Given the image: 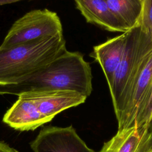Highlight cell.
Returning a JSON list of instances; mask_svg holds the SVG:
<instances>
[{
  "mask_svg": "<svg viewBox=\"0 0 152 152\" xmlns=\"http://www.w3.org/2000/svg\"><path fill=\"white\" fill-rule=\"evenodd\" d=\"M66 50L63 34L10 48H0V83H10L30 75L45 68Z\"/></svg>",
  "mask_w": 152,
  "mask_h": 152,
  "instance_id": "cell-3",
  "label": "cell"
},
{
  "mask_svg": "<svg viewBox=\"0 0 152 152\" xmlns=\"http://www.w3.org/2000/svg\"><path fill=\"white\" fill-rule=\"evenodd\" d=\"M126 33L123 55L109 87L117 120L125 109L137 77L152 54V36L140 25Z\"/></svg>",
  "mask_w": 152,
  "mask_h": 152,
  "instance_id": "cell-4",
  "label": "cell"
},
{
  "mask_svg": "<svg viewBox=\"0 0 152 152\" xmlns=\"http://www.w3.org/2000/svg\"><path fill=\"white\" fill-rule=\"evenodd\" d=\"M118 20L129 30L138 25L142 0H106Z\"/></svg>",
  "mask_w": 152,
  "mask_h": 152,
  "instance_id": "cell-11",
  "label": "cell"
},
{
  "mask_svg": "<svg viewBox=\"0 0 152 152\" xmlns=\"http://www.w3.org/2000/svg\"><path fill=\"white\" fill-rule=\"evenodd\" d=\"M152 121V85L148 102L136 122L135 127L145 125Z\"/></svg>",
  "mask_w": 152,
  "mask_h": 152,
  "instance_id": "cell-13",
  "label": "cell"
},
{
  "mask_svg": "<svg viewBox=\"0 0 152 152\" xmlns=\"http://www.w3.org/2000/svg\"><path fill=\"white\" fill-rule=\"evenodd\" d=\"M92 78L83 55L66 50L45 68L12 83L10 90L17 96L35 90H65L87 97L93 90Z\"/></svg>",
  "mask_w": 152,
  "mask_h": 152,
  "instance_id": "cell-1",
  "label": "cell"
},
{
  "mask_svg": "<svg viewBox=\"0 0 152 152\" xmlns=\"http://www.w3.org/2000/svg\"><path fill=\"white\" fill-rule=\"evenodd\" d=\"M87 97L65 90H35L23 93L4 115L2 121L20 131L35 130L61 112L84 103Z\"/></svg>",
  "mask_w": 152,
  "mask_h": 152,
  "instance_id": "cell-2",
  "label": "cell"
},
{
  "mask_svg": "<svg viewBox=\"0 0 152 152\" xmlns=\"http://www.w3.org/2000/svg\"><path fill=\"white\" fill-rule=\"evenodd\" d=\"M126 36V32L123 33L100 45L94 46L90 54V56L100 64L109 88L112 84L116 71L122 59Z\"/></svg>",
  "mask_w": 152,
  "mask_h": 152,
  "instance_id": "cell-9",
  "label": "cell"
},
{
  "mask_svg": "<svg viewBox=\"0 0 152 152\" xmlns=\"http://www.w3.org/2000/svg\"><path fill=\"white\" fill-rule=\"evenodd\" d=\"M74 2L87 23L109 31L123 33L128 31L112 12L106 0H75Z\"/></svg>",
  "mask_w": 152,
  "mask_h": 152,
  "instance_id": "cell-10",
  "label": "cell"
},
{
  "mask_svg": "<svg viewBox=\"0 0 152 152\" xmlns=\"http://www.w3.org/2000/svg\"><path fill=\"white\" fill-rule=\"evenodd\" d=\"M138 25L152 36V0H142V10Z\"/></svg>",
  "mask_w": 152,
  "mask_h": 152,
  "instance_id": "cell-12",
  "label": "cell"
},
{
  "mask_svg": "<svg viewBox=\"0 0 152 152\" xmlns=\"http://www.w3.org/2000/svg\"><path fill=\"white\" fill-rule=\"evenodd\" d=\"M152 85V54L137 77L125 109L119 118L118 131L135 127L136 122L145 106Z\"/></svg>",
  "mask_w": 152,
  "mask_h": 152,
  "instance_id": "cell-7",
  "label": "cell"
},
{
  "mask_svg": "<svg viewBox=\"0 0 152 152\" xmlns=\"http://www.w3.org/2000/svg\"><path fill=\"white\" fill-rule=\"evenodd\" d=\"M99 152H152V121L140 126L118 131Z\"/></svg>",
  "mask_w": 152,
  "mask_h": 152,
  "instance_id": "cell-8",
  "label": "cell"
},
{
  "mask_svg": "<svg viewBox=\"0 0 152 152\" xmlns=\"http://www.w3.org/2000/svg\"><path fill=\"white\" fill-rule=\"evenodd\" d=\"M18 1H20L18 0H0V6L13 4L15 2H17Z\"/></svg>",
  "mask_w": 152,
  "mask_h": 152,
  "instance_id": "cell-15",
  "label": "cell"
},
{
  "mask_svg": "<svg viewBox=\"0 0 152 152\" xmlns=\"http://www.w3.org/2000/svg\"><path fill=\"white\" fill-rule=\"evenodd\" d=\"M0 152H18L15 149L11 147L8 144L0 141Z\"/></svg>",
  "mask_w": 152,
  "mask_h": 152,
  "instance_id": "cell-14",
  "label": "cell"
},
{
  "mask_svg": "<svg viewBox=\"0 0 152 152\" xmlns=\"http://www.w3.org/2000/svg\"><path fill=\"white\" fill-rule=\"evenodd\" d=\"M63 34L56 12L48 9L33 10L17 20L5 37L1 48H10L33 40Z\"/></svg>",
  "mask_w": 152,
  "mask_h": 152,
  "instance_id": "cell-5",
  "label": "cell"
},
{
  "mask_svg": "<svg viewBox=\"0 0 152 152\" xmlns=\"http://www.w3.org/2000/svg\"><path fill=\"white\" fill-rule=\"evenodd\" d=\"M30 147L34 152H96L87 146L71 125L43 127Z\"/></svg>",
  "mask_w": 152,
  "mask_h": 152,
  "instance_id": "cell-6",
  "label": "cell"
}]
</instances>
